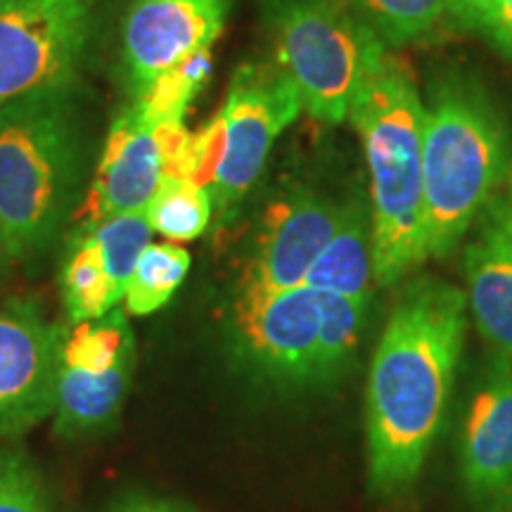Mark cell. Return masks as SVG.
I'll list each match as a JSON object with an SVG mask.
<instances>
[{
  "instance_id": "1",
  "label": "cell",
  "mask_w": 512,
  "mask_h": 512,
  "mask_svg": "<svg viewBox=\"0 0 512 512\" xmlns=\"http://www.w3.org/2000/svg\"><path fill=\"white\" fill-rule=\"evenodd\" d=\"M467 330L465 294L437 278L401 292L368 377L370 484L380 496L411 486L451 396Z\"/></svg>"
},
{
  "instance_id": "2",
  "label": "cell",
  "mask_w": 512,
  "mask_h": 512,
  "mask_svg": "<svg viewBox=\"0 0 512 512\" xmlns=\"http://www.w3.org/2000/svg\"><path fill=\"white\" fill-rule=\"evenodd\" d=\"M349 119L363 140L370 171L373 280L401 283L430 256L422 181V102L413 72L377 46L363 69Z\"/></svg>"
},
{
  "instance_id": "3",
  "label": "cell",
  "mask_w": 512,
  "mask_h": 512,
  "mask_svg": "<svg viewBox=\"0 0 512 512\" xmlns=\"http://www.w3.org/2000/svg\"><path fill=\"white\" fill-rule=\"evenodd\" d=\"M83 174L74 83L0 107V240L10 261L46 252L67 221Z\"/></svg>"
},
{
  "instance_id": "4",
  "label": "cell",
  "mask_w": 512,
  "mask_h": 512,
  "mask_svg": "<svg viewBox=\"0 0 512 512\" xmlns=\"http://www.w3.org/2000/svg\"><path fill=\"white\" fill-rule=\"evenodd\" d=\"M508 128L494 100L465 74L434 83L422 124V181L430 256L463 240L508 169Z\"/></svg>"
},
{
  "instance_id": "5",
  "label": "cell",
  "mask_w": 512,
  "mask_h": 512,
  "mask_svg": "<svg viewBox=\"0 0 512 512\" xmlns=\"http://www.w3.org/2000/svg\"><path fill=\"white\" fill-rule=\"evenodd\" d=\"M264 17L304 110L328 124L349 119L363 69L382 43L342 0H264Z\"/></svg>"
},
{
  "instance_id": "6",
  "label": "cell",
  "mask_w": 512,
  "mask_h": 512,
  "mask_svg": "<svg viewBox=\"0 0 512 512\" xmlns=\"http://www.w3.org/2000/svg\"><path fill=\"white\" fill-rule=\"evenodd\" d=\"M91 24V0H0V107L74 83Z\"/></svg>"
},
{
  "instance_id": "7",
  "label": "cell",
  "mask_w": 512,
  "mask_h": 512,
  "mask_svg": "<svg viewBox=\"0 0 512 512\" xmlns=\"http://www.w3.org/2000/svg\"><path fill=\"white\" fill-rule=\"evenodd\" d=\"M302 110L297 86L278 64H245L233 74L219 112L226 124V155L209 190L214 209L226 211L252 190L275 138Z\"/></svg>"
},
{
  "instance_id": "8",
  "label": "cell",
  "mask_w": 512,
  "mask_h": 512,
  "mask_svg": "<svg viewBox=\"0 0 512 512\" xmlns=\"http://www.w3.org/2000/svg\"><path fill=\"white\" fill-rule=\"evenodd\" d=\"M242 356L268 380L283 387L313 384L320 299L311 287L254 290L242 287L233 309Z\"/></svg>"
},
{
  "instance_id": "9",
  "label": "cell",
  "mask_w": 512,
  "mask_h": 512,
  "mask_svg": "<svg viewBox=\"0 0 512 512\" xmlns=\"http://www.w3.org/2000/svg\"><path fill=\"white\" fill-rule=\"evenodd\" d=\"M64 332L36 304L0 306V437H17L53 415Z\"/></svg>"
},
{
  "instance_id": "10",
  "label": "cell",
  "mask_w": 512,
  "mask_h": 512,
  "mask_svg": "<svg viewBox=\"0 0 512 512\" xmlns=\"http://www.w3.org/2000/svg\"><path fill=\"white\" fill-rule=\"evenodd\" d=\"M230 0H133L124 19V67L140 95L166 69L221 36Z\"/></svg>"
},
{
  "instance_id": "11",
  "label": "cell",
  "mask_w": 512,
  "mask_h": 512,
  "mask_svg": "<svg viewBox=\"0 0 512 512\" xmlns=\"http://www.w3.org/2000/svg\"><path fill=\"white\" fill-rule=\"evenodd\" d=\"M342 207L311 190H292L268 204L242 287L292 290L328 245Z\"/></svg>"
},
{
  "instance_id": "12",
  "label": "cell",
  "mask_w": 512,
  "mask_h": 512,
  "mask_svg": "<svg viewBox=\"0 0 512 512\" xmlns=\"http://www.w3.org/2000/svg\"><path fill=\"white\" fill-rule=\"evenodd\" d=\"M162 183V162L152 126L124 110L107 133L91 195L81 209L83 226L128 211H143Z\"/></svg>"
},
{
  "instance_id": "13",
  "label": "cell",
  "mask_w": 512,
  "mask_h": 512,
  "mask_svg": "<svg viewBox=\"0 0 512 512\" xmlns=\"http://www.w3.org/2000/svg\"><path fill=\"white\" fill-rule=\"evenodd\" d=\"M465 278L479 335L512 358V204L503 197L479 211L477 238L465 249Z\"/></svg>"
},
{
  "instance_id": "14",
  "label": "cell",
  "mask_w": 512,
  "mask_h": 512,
  "mask_svg": "<svg viewBox=\"0 0 512 512\" xmlns=\"http://www.w3.org/2000/svg\"><path fill=\"white\" fill-rule=\"evenodd\" d=\"M463 482L475 501H501L512 491V368L498 363L465 415L460 448Z\"/></svg>"
},
{
  "instance_id": "15",
  "label": "cell",
  "mask_w": 512,
  "mask_h": 512,
  "mask_svg": "<svg viewBox=\"0 0 512 512\" xmlns=\"http://www.w3.org/2000/svg\"><path fill=\"white\" fill-rule=\"evenodd\" d=\"M373 283V219L366 200L356 197L342 204V219L306 273L304 285L339 297L370 299Z\"/></svg>"
},
{
  "instance_id": "16",
  "label": "cell",
  "mask_w": 512,
  "mask_h": 512,
  "mask_svg": "<svg viewBox=\"0 0 512 512\" xmlns=\"http://www.w3.org/2000/svg\"><path fill=\"white\" fill-rule=\"evenodd\" d=\"M136 351L114 366L110 373L93 375L83 370L62 366L55 387V432L62 437H81L107 430L124 406L131 387Z\"/></svg>"
},
{
  "instance_id": "17",
  "label": "cell",
  "mask_w": 512,
  "mask_h": 512,
  "mask_svg": "<svg viewBox=\"0 0 512 512\" xmlns=\"http://www.w3.org/2000/svg\"><path fill=\"white\" fill-rule=\"evenodd\" d=\"M121 292L112 283L98 242L86 228L79 230L62 266V304L69 323H86L107 316L121 304Z\"/></svg>"
},
{
  "instance_id": "18",
  "label": "cell",
  "mask_w": 512,
  "mask_h": 512,
  "mask_svg": "<svg viewBox=\"0 0 512 512\" xmlns=\"http://www.w3.org/2000/svg\"><path fill=\"white\" fill-rule=\"evenodd\" d=\"M318 299L320 330L313 384H325L337 380L354 358L370 299H349L328 292H318Z\"/></svg>"
},
{
  "instance_id": "19",
  "label": "cell",
  "mask_w": 512,
  "mask_h": 512,
  "mask_svg": "<svg viewBox=\"0 0 512 512\" xmlns=\"http://www.w3.org/2000/svg\"><path fill=\"white\" fill-rule=\"evenodd\" d=\"M190 252L176 242H152L140 254L136 271L124 292V309L131 316H150L174 299L190 273Z\"/></svg>"
},
{
  "instance_id": "20",
  "label": "cell",
  "mask_w": 512,
  "mask_h": 512,
  "mask_svg": "<svg viewBox=\"0 0 512 512\" xmlns=\"http://www.w3.org/2000/svg\"><path fill=\"white\" fill-rule=\"evenodd\" d=\"M214 72L211 48H200L185 57L164 74H159L143 93L136 95L133 110L147 126H159L164 121H183L185 112L202 91Z\"/></svg>"
},
{
  "instance_id": "21",
  "label": "cell",
  "mask_w": 512,
  "mask_h": 512,
  "mask_svg": "<svg viewBox=\"0 0 512 512\" xmlns=\"http://www.w3.org/2000/svg\"><path fill=\"white\" fill-rule=\"evenodd\" d=\"M136 351L131 325L126 313L112 309L98 320L76 323L64 332L62 366L83 370V373H110L121 358Z\"/></svg>"
},
{
  "instance_id": "22",
  "label": "cell",
  "mask_w": 512,
  "mask_h": 512,
  "mask_svg": "<svg viewBox=\"0 0 512 512\" xmlns=\"http://www.w3.org/2000/svg\"><path fill=\"white\" fill-rule=\"evenodd\" d=\"M211 214V192L188 178H162L155 197L145 207L150 228L169 242L197 240L209 228Z\"/></svg>"
},
{
  "instance_id": "23",
  "label": "cell",
  "mask_w": 512,
  "mask_h": 512,
  "mask_svg": "<svg viewBox=\"0 0 512 512\" xmlns=\"http://www.w3.org/2000/svg\"><path fill=\"white\" fill-rule=\"evenodd\" d=\"M356 15L384 48L425 36L448 10V0H351Z\"/></svg>"
},
{
  "instance_id": "24",
  "label": "cell",
  "mask_w": 512,
  "mask_h": 512,
  "mask_svg": "<svg viewBox=\"0 0 512 512\" xmlns=\"http://www.w3.org/2000/svg\"><path fill=\"white\" fill-rule=\"evenodd\" d=\"M83 228L98 242L107 273H110L112 283L117 285L121 297H124L140 254L145 252L147 245H152V233H155L147 223L145 209L110 216V219H102Z\"/></svg>"
},
{
  "instance_id": "25",
  "label": "cell",
  "mask_w": 512,
  "mask_h": 512,
  "mask_svg": "<svg viewBox=\"0 0 512 512\" xmlns=\"http://www.w3.org/2000/svg\"><path fill=\"white\" fill-rule=\"evenodd\" d=\"M0 512H55L43 477L22 451H0Z\"/></svg>"
},
{
  "instance_id": "26",
  "label": "cell",
  "mask_w": 512,
  "mask_h": 512,
  "mask_svg": "<svg viewBox=\"0 0 512 512\" xmlns=\"http://www.w3.org/2000/svg\"><path fill=\"white\" fill-rule=\"evenodd\" d=\"M448 12L512 60V0H448Z\"/></svg>"
},
{
  "instance_id": "27",
  "label": "cell",
  "mask_w": 512,
  "mask_h": 512,
  "mask_svg": "<svg viewBox=\"0 0 512 512\" xmlns=\"http://www.w3.org/2000/svg\"><path fill=\"white\" fill-rule=\"evenodd\" d=\"M162 162V178H188L195 169V133L183 121H164L152 128Z\"/></svg>"
},
{
  "instance_id": "28",
  "label": "cell",
  "mask_w": 512,
  "mask_h": 512,
  "mask_svg": "<svg viewBox=\"0 0 512 512\" xmlns=\"http://www.w3.org/2000/svg\"><path fill=\"white\" fill-rule=\"evenodd\" d=\"M223 155H226V124L221 114H216L200 133H195V169H192L190 181L211 190Z\"/></svg>"
},
{
  "instance_id": "29",
  "label": "cell",
  "mask_w": 512,
  "mask_h": 512,
  "mask_svg": "<svg viewBox=\"0 0 512 512\" xmlns=\"http://www.w3.org/2000/svg\"><path fill=\"white\" fill-rule=\"evenodd\" d=\"M112 512H197V510L181 501H171V498L133 494V496L121 498V501L112 508Z\"/></svg>"
},
{
  "instance_id": "30",
  "label": "cell",
  "mask_w": 512,
  "mask_h": 512,
  "mask_svg": "<svg viewBox=\"0 0 512 512\" xmlns=\"http://www.w3.org/2000/svg\"><path fill=\"white\" fill-rule=\"evenodd\" d=\"M8 261H10V256H8V252H5L3 240H0V273L5 271V266H8Z\"/></svg>"
},
{
  "instance_id": "31",
  "label": "cell",
  "mask_w": 512,
  "mask_h": 512,
  "mask_svg": "<svg viewBox=\"0 0 512 512\" xmlns=\"http://www.w3.org/2000/svg\"><path fill=\"white\" fill-rule=\"evenodd\" d=\"M510 204H512V197H510Z\"/></svg>"
}]
</instances>
